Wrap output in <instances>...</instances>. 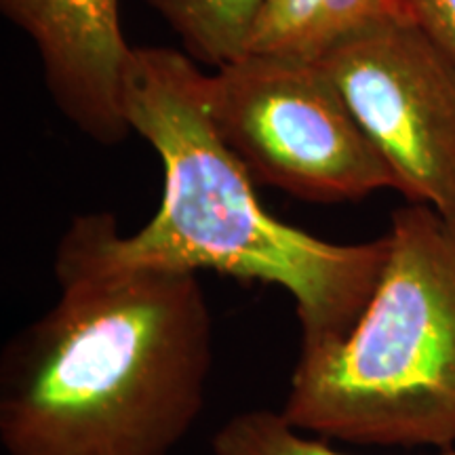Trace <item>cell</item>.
I'll use <instances>...</instances> for the list:
<instances>
[{
  "label": "cell",
  "instance_id": "cell-1",
  "mask_svg": "<svg viewBox=\"0 0 455 455\" xmlns=\"http://www.w3.org/2000/svg\"><path fill=\"white\" fill-rule=\"evenodd\" d=\"M108 212L57 243V298L0 356L4 455H171L213 371V315L195 272L114 259Z\"/></svg>",
  "mask_w": 455,
  "mask_h": 455
},
{
  "label": "cell",
  "instance_id": "cell-4",
  "mask_svg": "<svg viewBox=\"0 0 455 455\" xmlns=\"http://www.w3.org/2000/svg\"><path fill=\"white\" fill-rule=\"evenodd\" d=\"M204 101L255 184L318 204L395 190L388 164L321 61L243 53L207 74Z\"/></svg>",
  "mask_w": 455,
  "mask_h": 455
},
{
  "label": "cell",
  "instance_id": "cell-10",
  "mask_svg": "<svg viewBox=\"0 0 455 455\" xmlns=\"http://www.w3.org/2000/svg\"><path fill=\"white\" fill-rule=\"evenodd\" d=\"M312 0H261L244 53L283 55L310 13Z\"/></svg>",
  "mask_w": 455,
  "mask_h": 455
},
{
  "label": "cell",
  "instance_id": "cell-2",
  "mask_svg": "<svg viewBox=\"0 0 455 455\" xmlns=\"http://www.w3.org/2000/svg\"><path fill=\"white\" fill-rule=\"evenodd\" d=\"M204 78L186 51L133 47L124 110L131 131L161 158L164 184L148 224L129 236L114 228V259L275 284L293 299L301 352L339 341L371 299L388 238L331 243L266 212L209 118Z\"/></svg>",
  "mask_w": 455,
  "mask_h": 455
},
{
  "label": "cell",
  "instance_id": "cell-3",
  "mask_svg": "<svg viewBox=\"0 0 455 455\" xmlns=\"http://www.w3.org/2000/svg\"><path fill=\"white\" fill-rule=\"evenodd\" d=\"M365 312L333 344L298 355L281 413L361 447H455V220L428 204L392 213Z\"/></svg>",
  "mask_w": 455,
  "mask_h": 455
},
{
  "label": "cell",
  "instance_id": "cell-5",
  "mask_svg": "<svg viewBox=\"0 0 455 455\" xmlns=\"http://www.w3.org/2000/svg\"><path fill=\"white\" fill-rule=\"evenodd\" d=\"M358 127L407 203L455 220V61L407 17L323 57Z\"/></svg>",
  "mask_w": 455,
  "mask_h": 455
},
{
  "label": "cell",
  "instance_id": "cell-11",
  "mask_svg": "<svg viewBox=\"0 0 455 455\" xmlns=\"http://www.w3.org/2000/svg\"><path fill=\"white\" fill-rule=\"evenodd\" d=\"M405 13L455 61V0H401Z\"/></svg>",
  "mask_w": 455,
  "mask_h": 455
},
{
  "label": "cell",
  "instance_id": "cell-6",
  "mask_svg": "<svg viewBox=\"0 0 455 455\" xmlns=\"http://www.w3.org/2000/svg\"><path fill=\"white\" fill-rule=\"evenodd\" d=\"M0 9L36 47L44 84L74 127L104 146L133 133L124 110L133 47L118 0H0Z\"/></svg>",
  "mask_w": 455,
  "mask_h": 455
},
{
  "label": "cell",
  "instance_id": "cell-7",
  "mask_svg": "<svg viewBox=\"0 0 455 455\" xmlns=\"http://www.w3.org/2000/svg\"><path fill=\"white\" fill-rule=\"evenodd\" d=\"M195 61L218 68L244 53L261 0H144Z\"/></svg>",
  "mask_w": 455,
  "mask_h": 455
},
{
  "label": "cell",
  "instance_id": "cell-8",
  "mask_svg": "<svg viewBox=\"0 0 455 455\" xmlns=\"http://www.w3.org/2000/svg\"><path fill=\"white\" fill-rule=\"evenodd\" d=\"M213 455H350L331 443L306 435L272 409L232 415L212 439ZM428 455H455V447L432 449Z\"/></svg>",
  "mask_w": 455,
  "mask_h": 455
},
{
  "label": "cell",
  "instance_id": "cell-9",
  "mask_svg": "<svg viewBox=\"0 0 455 455\" xmlns=\"http://www.w3.org/2000/svg\"><path fill=\"white\" fill-rule=\"evenodd\" d=\"M401 17H407L401 0H312L308 17L283 55L321 61L355 34Z\"/></svg>",
  "mask_w": 455,
  "mask_h": 455
}]
</instances>
